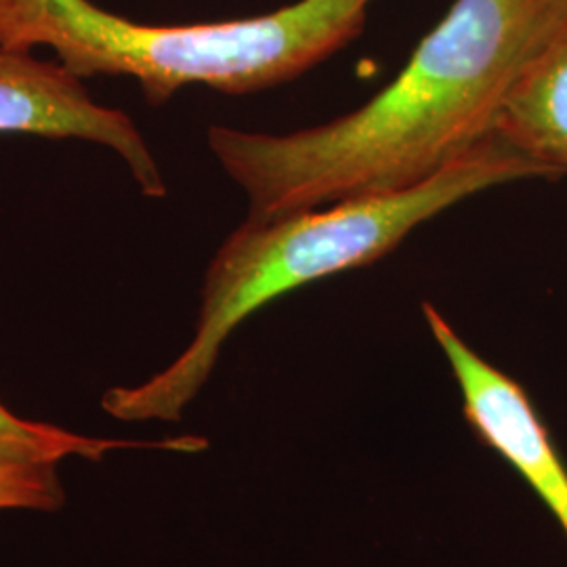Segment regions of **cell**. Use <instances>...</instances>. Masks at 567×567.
<instances>
[{"label": "cell", "instance_id": "1", "mask_svg": "<svg viewBox=\"0 0 567 567\" xmlns=\"http://www.w3.org/2000/svg\"><path fill=\"white\" fill-rule=\"evenodd\" d=\"M567 25V0H454L358 110L288 135L210 126L208 147L265 221L404 192L494 135L511 89Z\"/></svg>", "mask_w": 567, "mask_h": 567}, {"label": "cell", "instance_id": "2", "mask_svg": "<svg viewBox=\"0 0 567 567\" xmlns=\"http://www.w3.org/2000/svg\"><path fill=\"white\" fill-rule=\"evenodd\" d=\"M522 179L550 177L494 133L458 163L404 192L351 198L265 221L246 219L206 269L192 341L147 381L107 389L103 412L121 423L182 421L185 408L208 383L227 339L265 305L377 264L450 206Z\"/></svg>", "mask_w": 567, "mask_h": 567}, {"label": "cell", "instance_id": "3", "mask_svg": "<svg viewBox=\"0 0 567 567\" xmlns=\"http://www.w3.org/2000/svg\"><path fill=\"white\" fill-rule=\"evenodd\" d=\"M372 0H299L244 20L152 25L89 0H0V49L49 47L79 79L128 76L152 105L203 84L246 95L301 76L364 30Z\"/></svg>", "mask_w": 567, "mask_h": 567}, {"label": "cell", "instance_id": "4", "mask_svg": "<svg viewBox=\"0 0 567 567\" xmlns=\"http://www.w3.org/2000/svg\"><path fill=\"white\" fill-rule=\"evenodd\" d=\"M423 316L446 355L471 431L524 477L567 536V466L526 389L482 358L435 305L423 303Z\"/></svg>", "mask_w": 567, "mask_h": 567}, {"label": "cell", "instance_id": "5", "mask_svg": "<svg viewBox=\"0 0 567 567\" xmlns=\"http://www.w3.org/2000/svg\"><path fill=\"white\" fill-rule=\"evenodd\" d=\"M0 133L100 143L121 156L145 196H166L163 173L135 122L93 102L82 79L60 61L0 49Z\"/></svg>", "mask_w": 567, "mask_h": 567}, {"label": "cell", "instance_id": "6", "mask_svg": "<svg viewBox=\"0 0 567 567\" xmlns=\"http://www.w3.org/2000/svg\"><path fill=\"white\" fill-rule=\"evenodd\" d=\"M494 133L550 179L567 177V25L515 82Z\"/></svg>", "mask_w": 567, "mask_h": 567}, {"label": "cell", "instance_id": "7", "mask_svg": "<svg viewBox=\"0 0 567 567\" xmlns=\"http://www.w3.org/2000/svg\"><path fill=\"white\" fill-rule=\"evenodd\" d=\"M203 437L185 435L158 442H135L82 435L61 426L23 419L0 402V461L11 465H60L68 458L102 463L121 450H175L200 452Z\"/></svg>", "mask_w": 567, "mask_h": 567}, {"label": "cell", "instance_id": "8", "mask_svg": "<svg viewBox=\"0 0 567 567\" xmlns=\"http://www.w3.org/2000/svg\"><path fill=\"white\" fill-rule=\"evenodd\" d=\"M65 505L60 465H11L0 461V513H53Z\"/></svg>", "mask_w": 567, "mask_h": 567}]
</instances>
